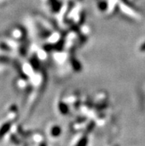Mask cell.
Instances as JSON below:
<instances>
[{
  "instance_id": "obj_3",
  "label": "cell",
  "mask_w": 145,
  "mask_h": 146,
  "mask_svg": "<svg viewBox=\"0 0 145 146\" xmlns=\"http://www.w3.org/2000/svg\"><path fill=\"white\" fill-rule=\"evenodd\" d=\"M87 142H88L87 137H83L79 141V143H77V145H76L75 146H87Z\"/></svg>"
},
{
  "instance_id": "obj_2",
  "label": "cell",
  "mask_w": 145,
  "mask_h": 146,
  "mask_svg": "<svg viewBox=\"0 0 145 146\" xmlns=\"http://www.w3.org/2000/svg\"><path fill=\"white\" fill-rule=\"evenodd\" d=\"M10 128H11V124H10L9 122L5 124L2 128H0V139L2 138L3 136L5 135L6 133L10 130Z\"/></svg>"
},
{
  "instance_id": "obj_4",
  "label": "cell",
  "mask_w": 145,
  "mask_h": 146,
  "mask_svg": "<svg viewBox=\"0 0 145 146\" xmlns=\"http://www.w3.org/2000/svg\"><path fill=\"white\" fill-rule=\"evenodd\" d=\"M140 49H141V50H143V51H145V42L143 44H142V46L140 47Z\"/></svg>"
},
{
  "instance_id": "obj_5",
  "label": "cell",
  "mask_w": 145,
  "mask_h": 146,
  "mask_svg": "<svg viewBox=\"0 0 145 146\" xmlns=\"http://www.w3.org/2000/svg\"><path fill=\"white\" fill-rule=\"evenodd\" d=\"M39 146H48V145H47L45 143H42L40 145H39Z\"/></svg>"
},
{
  "instance_id": "obj_1",
  "label": "cell",
  "mask_w": 145,
  "mask_h": 146,
  "mask_svg": "<svg viewBox=\"0 0 145 146\" xmlns=\"http://www.w3.org/2000/svg\"><path fill=\"white\" fill-rule=\"evenodd\" d=\"M61 133H62V129H61L59 126H53V128H51V130H50V134L54 137H59L61 134Z\"/></svg>"
}]
</instances>
